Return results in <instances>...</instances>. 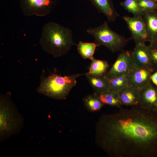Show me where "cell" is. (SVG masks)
I'll list each match as a JSON object with an SVG mask.
<instances>
[{
	"label": "cell",
	"mask_w": 157,
	"mask_h": 157,
	"mask_svg": "<svg viewBox=\"0 0 157 157\" xmlns=\"http://www.w3.org/2000/svg\"><path fill=\"white\" fill-rule=\"evenodd\" d=\"M101 147L113 157H157V112L137 106L100 119Z\"/></svg>",
	"instance_id": "1"
},
{
	"label": "cell",
	"mask_w": 157,
	"mask_h": 157,
	"mask_svg": "<svg viewBox=\"0 0 157 157\" xmlns=\"http://www.w3.org/2000/svg\"><path fill=\"white\" fill-rule=\"evenodd\" d=\"M39 42L44 51L55 58L64 55L75 44L70 28L52 22L44 26Z\"/></svg>",
	"instance_id": "2"
},
{
	"label": "cell",
	"mask_w": 157,
	"mask_h": 157,
	"mask_svg": "<svg viewBox=\"0 0 157 157\" xmlns=\"http://www.w3.org/2000/svg\"><path fill=\"white\" fill-rule=\"evenodd\" d=\"M8 93L2 95L0 103V137L2 142L19 132L23 119L10 100Z\"/></svg>",
	"instance_id": "3"
},
{
	"label": "cell",
	"mask_w": 157,
	"mask_h": 157,
	"mask_svg": "<svg viewBox=\"0 0 157 157\" xmlns=\"http://www.w3.org/2000/svg\"><path fill=\"white\" fill-rule=\"evenodd\" d=\"M85 74L61 76L52 74L42 81L37 89L40 94L58 100L66 98L77 83V78Z\"/></svg>",
	"instance_id": "4"
},
{
	"label": "cell",
	"mask_w": 157,
	"mask_h": 157,
	"mask_svg": "<svg viewBox=\"0 0 157 157\" xmlns=\"http://www.w3.org/2000/svg\"><path fill=\"white\" fill-rule=\"evenodd\" d=\"M86 32L94 38L97 46L105 47L113 53L124 50L131 38H127L111 29L107 22L97 27L90 28Z\"/></svg>",
	"instance_id": "5"
},
{
	"label": "cell",
	"mask_w": 157,
	"mask_h": 157,
	"mask_svg": "<svg viewBox=\"0 0 157 157\" xmlns=\"http://www.w3.org/2000/svg\"><path fill=\"white\" fill-rule=\"evenodd\" d=\"M134 67L131 51L123 50L119 54L111 67L104 76L107 79L123 75H127Z\"/></svg>",
	"instance_id": "6"
},
{
	"label": "cell",
	"mask_w": 157,
	"mask_h": 157,
	"mask_svg": "<svg viewBox=\"0 0 157 157\" xmlns=\"http://www.w3.org/2000/svg\"><path fill=\"white\" fill-rule=\"evenodd\" d=\"M20 8L24 15L42 17L51 10V0H19Z\"/></svg>",
	"instance_id": "7"
},
{
	"label": "cell",
	"mask_w": 157,
	"mask_h": 157,
	"mask_svg": "<svg viewBox=\"0 0 157 157\" xmlns=\"http://www.w3.org/2000/svg\"><path fill=\"white\" fill-rule=\"evenodd\" d=\"M131 34V39L135 44L149 41L146 26L142 16L123 17Z\"/></svg>",
	"instance_id": "8"
},
{
	"label": "cell",
	"mask_w": 157,
	"mask_h": 157,
	"mask_svg": "<svg viewBox=\"0 0 157 157\" xmlns=\"http://www.w3.org/2000/svg\"><path fill=\"white\" fill-rule=\"evenodd\" d=\"M137 106L157 112V87L151 81L139 90V101Z\"/></svg>",
	"instance_id": "9"
},
{
	"label": "cell",
	"mask_w": 157,
	"mask_h": 157,
	"mask_svg": "<svg viewBox=\"0 0 157 157\" xmlns=\"http://www.w3.org/2000/svg\"><path fill=\"white\" fill-rule=\"evenodd\" d=\"M154 72L150 68L134 66L126 75L128 86L140 90L151 81V76Z\"/></svg>",
	"instance_id": "10"
},
{
	"label": "cell",
	"mask_w": 157,
	"mask_h": 157,
	"mask_svg": "<svg viewBox=\"0 0 157 157\" xmlns=\"http://www.w3.org/2000/svg\"><path fill=\"white\" fill-rule=\"evenodd\" d=\"M131 54L134 66L147 68L153 70L149 45H147L145 43L135 44Z\"/></svg>",
	"instance_id": "11"
},
{
	"label": "cell",
	"mask_w": 157,
	"mask_h": 157,
	"mask_svg": "<svg viewBox=\"0 0 157 157\" xmlns=\"http://www.w3.org/2000/svg\"><path fill=\"white\" fill-rule=\"evenodd\" d=\"M100 13L104 15L108 20L114 22L119 16L114 6L113 0H90Z\"/></svg>",
	"instance_id": "12"
},
{
	"label": "cell",
	"mask_w": 157,
	"mask_h": 157,
	"mask_svg": "<svg viewBox=\"0 0 157 157\" xmlns=\"http://www.w3.org/2000/svg\"><path fill=\"white\" fill-rule=\"evenodd\" d=\"M142 17L150 42L157 39V11L144 12Z\"/></svg>",
	"instance_id": "13"
},
{
	"label": "cell",
	"mask_w": 157,
	"mask_h": 157,
	"mask_svg": "<svg viewBox=\"0 0 157 157\" xmlns=\"http://www.w3.org/2000/svg\"><path fill=\"white\" fill-rule=\"evenodd\" d=\"M122 104L126 106H137L139 99V90L127 86L117 92Z\"/></svg>",
	"instance_id": "14"
},
{
	"label": "cell",
	"mask_w": 157,
	"mask_h": 157,
	"mask_svg": "<svg viewBox=\"0 0 157 157\" xmlns=\"http://www.w3.org/2000/svg\"><path fill=\"white\" fill-rule=\"evenodd\" d=\"M89 83L95 92L100 94L110 89L108 79L104 76H97L86 73Z\"/></svg>",
	"instance_id": "15"
},
{
	"label": "cell",
	"mask_w": 157,
	"mask_h": 157,
	"mask_svg": "<svg viewBox=\"0 0 157 157\" xmlns=\"http://www.w3.org/2000/svg\"><path fill=\"white\" fill-rule=\"evenodd\" d=\"M100 99L104 105L122 108L117 92L109 89L99 94Z\"/></svg>",
	"instance_id": "16"
},
{
	"label": "cell",
	"mask_w": 157,
	"mask_h": 157,
	"mask_svg": "<svg viewBox=\"0 0 157 157\" xmlns=\"http://www.w3.org/2000/svg\"><path fill=\"white\" fill-rule=\"evenodd\" d=\"M89 71L87 73L97 76H104L105 75L109 66L106 61L96 59L91 60Z\"/></svg>",
	"instance_id": "17"
},
{
	"label": "cell",
	"mask_w": 157,
	"mask_h": 157,
	"mask_svg": "<svg viewBox=\"0 0 157 157\" xmlns=\"http://www.w3.org/2000/svg\"><path fill=\"white\" fill-rule=\"evenodd\" d=\"M97 45L94 43L85 42L80 41L77 45V50L81 56L84 59L92 60Z\"/></svg>",
	"instance_id": "18"
},
{
	"label": "cell",
	"mask_w": 157,
	"mask_h": 157,
	"mask_svg": "<svg viewBox=\"0 0 157 157\" xmlns=\"http://www.w3.org/2000/svg\"><path fill=\"white\" fill-rule=\"evenodd\" d=\"M83 102L87 108L91 112L99 110L104 105L100 99L99 94L96 92L85 97Z\"/></svg>",
	"instance_id": "19"
},
{
	"label": "cell",
	"mask_w": 157,
	"mask_h": 157,
	"mask_svg": "<svg viewBox=\"0 0 157 157\" xmlns=\"http://www.w3.org/2000/svg\"><path fill=\"white\" fill-rule=\"evenodd\" d=\"M108 79L110 89L117 92L128 86L126 75L118 76Z\"/></svg>",
	"instance_id": "20"
},
{
	"label": "cell",
	"mask_w": 157,
	"mask_h": 157,
	"mask_svg": "<svg viewBox=\"0 0 157 157\" xmlns=\"http://www.w3.org/2000/svg\"><path fill=\"white\" fill-rule=\"evenodd\" d=\"M120 4L125 10L133 14V16H142L143 12L140 8L137 0H124Z\"/></svg>",
	"instance_id": "21"
},
{
	"label": "cell",
	"mask_w": 157,
	"mask_h": 157,
	"mask_svg": "<svg viewBox=\"0 0 157 157\" xmlns=\"http://www.w3.org/2000/svg\"><path fill=\"white\" fill-rule=\"evenodd\" d=\"M138 6L143 12L157 11V1L154 0H137Z\"/></svg>",
	"instance_id": "22"
},
{
	"label": "cell",
	"mask_w": 157,
	"mask_h": 157,
	"mask_svg": "<svg viewBox=\"0 0 157 157\" xmlns=\"http://www.w3.org/2000/svg\"><path fill=\"white\" fill-rule=\"evenodd\" d=\"M152 68L154 71H157V49L149 46Z\"/></svg>",
	"instance_id": "23"
},
{
	"label": "cell",
	"mask_w": 157,
	"mask_h": 157,
	"mask_svg": "<svg viewBox=\"0 0 157 157\" xmlns=\"http://www.w3.org/2000/svg\"><path fill=\"white\" fill-rule=\"evenodd\" d=\"M152 83L156 86H157V71L152 73L150 77Z\"/></svg>",
	"instance_id": "24"
},
{
	"label": "cell",
	"mask_w": 157,
	"mask_h": 157,
	"mask_svg": "<svg viewBox=\"0 0 157 157\" xmlns=\"http://www.w3.org/2000/svg\"><path fill=\"white\" fill-rule=\"evenodd\" d=\"M149 45L153 48L157 49V39L150 42Z\"/></svg>",
	"instance_id": "25"
},
{
	"label": "cell",
	"mask_w": 157,
	"mask_h": 157,
	"mask_svg": "<svg viewBox=\"0 0 157 157\" xmlns=\"http://www.w3.org/2000/svg\"><path fill=\"white\" fill-rule=\"evenodd\" d=\"M156 0V1H157V0Z\"/></svg>",
	"instance_id": "26"
}]
</instances>
